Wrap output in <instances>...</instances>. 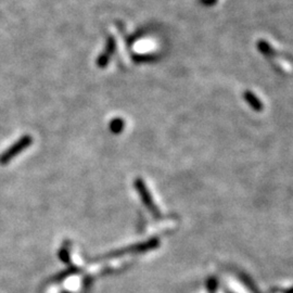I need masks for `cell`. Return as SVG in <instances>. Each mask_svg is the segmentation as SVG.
I'll list each match as a JSON object with an SVG mask.
<instances>
[{
    "label": "cell",
    "instance_id": "cell-1",
    "mask_svg": "<svg viewBox=\"0 0 293 293\" xmlns=\"http://www.w3.org/2000/svg\"><path fill=\"white\" fill-rule=\"evenodd\" d=\"M30 142H32V137L24 136L22 139H20L14 146H12L8 151H6L2 154L1 158H0V163L7 164L12 158L18 156L20 151H22L25 148H27L30 145Z\"/></svg>",
    "mask_w": 293,
    "mask_h": 293
},
{
    "label": "cell",
    "instance_id": "cell-2",
    "mask_svg": "<svg viewBox=\"0 0 293 293\" xmlns=\"http://www.w3.org/2000/svg\"><path fill=\"white\" fill-rule=\"evenodd\" d=\"M135 185H136V188H137V190H138V192H139V194H140V197H141V199H142L143 203L146 204V207H147L149 210L151 211V212L153 213L154 216H156V217H160V216H161L160 211H159V209L157 208V205L154 204L153 200H152V198H151L150 193H149V191H148V189H147V187H146L145 183H143V182L141 181V179H137L136 183H135Z\"/></svg>",
    "mask_w": 293,
    "mask_h": 293
},
{
    "label": "cell",
    "instance_id": "cell-3",
    "mask_svg": "<svg viewBox=\"0 0 293 293\" xmlns=\"http://www.w3.org/2000/svg\"><path fill=\"white\" fill-rule=\"evenodd\" d=\"M244 98H245L246 102H248V104L252 107H253V110L260 112V111H262V109H263V105H262V102L259 100V98L252 94L251 91H245Z\"/></svg>",
    "mask_w": 293,
    "mask_h": 293
},
{
    "label": "cell",
    "instance_id": "cell-4",
    "mask_svg": "<svg viewBox=\"0 0 293 293\" xmlns=\"http://www.w3.org/2000/svg\"><path fill=\"white\" fill-rule=\"evenodd\" d=\"M111 126H112V131L113 132L119 133V132L122 131V128H123V122L121 120H115V121L112 122Z\"/></svg>",
    "mask_w": 293,
    "mask_h": 293
},
{
    "label": "cell",
    "instance_id": "cell-5",
    "mask_svg": "<svg viewBox=\"0 0 293 293\" xmlns=\"http://www.w3.org/2000/svg\"><path fill=\"white\" fill-rule=\"evenodd\" d=\"M290 293H293V290H292V291H291V292H290Z\"/></svg>",
    "mask_w": 293,
    "mask_h": 293
}]
</instances>
